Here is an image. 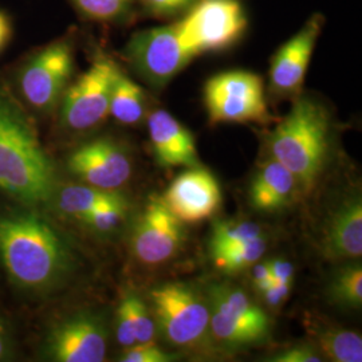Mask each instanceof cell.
I'll use <instances>...</instances> for the list:
<instances>
[{"label":"cell","mask_w":362,"mask_h":362,"mask_svg":"<svg viewBox=\"0 0 362 362\" xmlns=\"http://www.w3.org/2000/svg\"><path fill=\"white\" fill-rule=\"evenodd\" d=\"M260 238H264L263 230L257 223L242 220H220L214 224L209 251H219L226 247L242 245Z\"/></svg>","instance_id":"obj_24"},{"label":"cell","mask_w":362,"mask_h":362,"mask_svg":"<svg viewBox=\"0 0 362 362\" xmlns=\"http://www.w3.org/2000/svg\"><path fill=\"white\" fill-rule=\"evenodd\" d=\"M149 140L156 161L163 168L200 165L194 134L177 118L164 109H157L146 118Z\"/></svg>","instance_id":"obj_16"},{"label":"cell","mask_w":362,"mask_h":362,"mask_svg":"<svg viewBox=\"0 0 362 362\" xmlns=\"http://www.w3.org/2000/svg\"><path fill=\"white\" fill-rule=\"evenodd\" d=\"M144 10L152 16L168 19L180 16L189 10L196 0H137Z\"/></svg>","instance_id":"obj_29"},{"label":"cell","mask_w":362,"mask_h":362,"mask_svg":"<svg viewBox=\"0 0 362 362\" xmlns=\"http://www.w3.org/2000/svg\"><path fill=\"white\" fill-rule=\"evenodd\" d=\"M252 282H254L255 290L260 294L272 287V284L275 282V279L272 276V272H270L267 262L255 263V267H254V272H252Z\"/></svg>","instance_id":"obj_33"},{"label":"cell","mask_w":362,"mask_h":362,"mask_svg":"<svg viewBox=\"0 0 362 362\" xmlns=\"http://www.w3.org/2000/svg\"><path fill=\"white\" fill-rule=\"evenodd\" d=\"M329 296L337 305L350 309L361 308L362 267L360 262L353 260L336 272L329 286Z\"/></svg>","instance_id":"obj_23"},{"label":"cell","mask_w":362,"mask_h":362,"mask_svg":"<svg viewBox=\"0 0 362 362\" xmlns=\"http://www.w3.org/2000/svg\"><path fill=\"white\" fill-rule=\"evenodd\" d=\"M0 257L13 281L31 290L55 287L71 267L62 238L35 215L0 218Z\"/></svg>","instance_id":"obj_1"},{"label":"cell","mask_w":362,"mask_h":362,"mask_svg":"<svg viewBox=\"0 0 362 362\" xmlns=\"http://www.w3.org/2000/svg\"><path fill=\"white\" fill-rule=\"evenodd\" d=\"M146 110L148 98L143 88L118 69L110 94L109 115L122 125H137L146 116Z\"/></svg>","instance_id":"obj_19"},{"label":"cell","mask_w":362,"mask_h":362,"mask_svg":"<svg viewBox=\"0 0 362 362\" xmlns=\"http://www.w3.org/2000/svg\"><path fill=\"white\" fill-rule=\"evenodd\" d=\"M116 191H105L91 185H70L58 194V209L67 216L81 220L91 211L117 199Z\"/></svg>","instance_id":"obj_21"},{"label":"cell","mask_w":362,"mask_h":362,"mask_svg":"<svg viewBox=\"0 0 362 362\" xmlns=\"http://www.w3.org/2000/svg\"><path fill=\"white\" fill-rule=\"evenodd\" d=\"M291 285L293 284H286V282L275 281L270 288H267L264 293H262V297H263L264 302L269 306L278 308V306L284 305V302L290 296Z\"/></svg>","instance_id":"obj_31"},{"label":"cell","mask_w":362,"mask_h":362,"mask_svg":"<svg viewBox=\"0 0 362 362\" xmlns=\"http://www.w3.org/2000/svg\"><path fill=\"white\" fill-rule=\"evenodd\" d=\"M129 313L130 322L136 337V344L155 342L157 326L155 317L141 298L133 293L127 294L121 300Z\"/></svg>","instance_id":"obj_25"},{"label":"cell","mask_w":362,"mask_h":362,"mask_svg":"<svg viewBox=\"0 0 362 362\" xmlns=\"http://www.w3.org/2000/svg\"><path fill=\"white\" fill-rule=\"evenodd\" d=\"M272 158L297 179L300 192H309L322 176L332 146V117L325 105L298 95L288 113L269 137Z\"/></svg>","instance_id":"obj_2"},{"label":"cell","mask_w":362,"mask_h":362,"mask_svg":"<svg viewBox=\"0 0 362 362\" xmlns=\"http://www.w3.org/2000/svg\"><path fill=\"white\" fill-rule=\"evenodd\" d=\"M55 175L26 118L0 97V191L27 203L47 202Z\"/></svg>","instance_id":"obj_3"},{"label":"cell","mask_w":362,"mask_h":362,"mask_svg":"<svg viewBox=\"0 0 362 362\" xmlns=\"http://www.w3.org/2000/svg\"><path fill=\"white\" fill-rule=\"evenodd\" d=\"M321 250L330 262L357 260L362 255L361 194L345 197L326 224Z\"/></svg>","instance_id":"obj_17"},{"label":"cell","mask_w":362,"mask_h":362,"mask_svg":"<svg viewBox=\"0 0 362 362\" xmlns=\"http://www.w3.org/2000/svg\"><path fill=\"white\" fill-rule=\"evenodd\" d=\"M6 349H7V345H6V333H4V329L0 324V360L3 358V356L6 354Z\"/></svg>","instance_id":"obj_35"},{"label":"cell","mask_w":362,"mask_h":362,"mask_svg":"<svg viewBox=\"0 0 362 362\" xmlns=\"http://www.w3.org/2000/svg\"><path fill=\"white\" fill-rule=\"evenodd\" d=\"M125 55L134 71L156 90L164 89L194 59L181 46L175 23L137 31Z\"/></svg>","instance_id":"obj_8"},{"label":"cell","mask_w":362,"mask_h":362,"mask_svg":"<svg viewBox=\"0 0 362 362\" xmlns=\"http://www.w3.org/2000/svg\"><path fill=\"white\" fill-rule=\"evenodd\" d=\"M204 105L212 124H269L263 81L246 70H231L209 78L204 85Z\"/></svg>","instance_id":"obj_7"},{"label":"cell","mask_w":362,"mask_h":362,"mask_svg":"<svg viewBox=\"0 0 362 362\" xmlns=\"http://www.w3.org/2000/svg\"><path fill=\"white\" fill-rule=\"evenodd\" d=\"M128 209L129 204L125 197L118 196L115 200L95 208L79 221L89 226L97 233H109L117 230L122 221L127 219Z\"/></svg>","instance_id":"obj_26"},{"label":"cell","mask_w":362,"mask_h":362,"mask_svg":"<svg viewBox=\"0 0 362 362\" xmlns=\"http://www.w3.org/2000/svg\"><path fill=\"white\" fill-rule=\"evenodd\" d=\"M266 240L260 238L236 246L226 247L211 252L215 266L221 272H240L258 263L266 252Z\"/></svg>","instance_id":"obj_22"},{"label":"cell","mask_w":362,"mask_h":362,"mask_svg":"<svg viewBox=\"0 0 362 362\" xmlns=\"http://www.w3.org/2000/svg\"><path fill=\"white\" fill-rule=\"evenodd\" d=\"M118 66L98 57L90 67L66 89L62 95L61 121L73 132L90 130L109 115L110 94Z\"/></svg>","instance_id":"obj_9"},{"label":"cell","mask_w":362,"mask_h":362,"mask_svg":"<svg viewBox=\"0 0 362 362\" xmlns=\"http://www.w3.org/2000/svg\"><path fill=\"white\" fill-rule=\"evenodd\" d=\"M161 199L182 223H199L218 212L221 191L216 177L197 165L184 170L172 181Z\"/></svg>","instance_id":"obj_15"},{"label":"cell","mask_w":362,"mask_h":362,"mask_svg":"<svg viewBox=\"0 0 362 362\" xmlns=\"http://www.w3.org/2000/svg\"><path fill=\"white\" fill-rule=\"evenodd\" d=\"M272 276L275 281L293 284L294 282V266L287 259L275 258L267 262Z\"/></svg>","instance_id":"obj_32"},{"label":"cell","mask_w":362,"mask_h":362,"mask_svg":"<svg viewBox=\"0 0 362 362\" xmlns=\"http://www.w3.org/2000/svg\"><path fill=\"white\" fill-rule=\"evenodd\" d=\"M175 27L181 46L194 58L226 50L242 38L246 11L239 0H196Z\"/></svg>","instance_id":"obj_6"},{"label":"cell","mask_w":362,"mask_h":362,"mask_svg":"<svg viewBox=\"0 0 362 362\" xmlns=\"http://www.w3.org/2000/svg\"><path fill=\"white\" fill-rule=\"evenodd\" d=\"M325 18L314 13L294 37L274 54L270 66V90L282 98H296L302 90Z\"/></svg>","instance_id":"obj_12"},{"label":"cell","mask_w":362,"mask_h":362,"mask_svg":"<svg viewBox=\"0 0 362 362\" xmlns=\"http://www.w3.org/2000/svg\"><path fill=\"white\" fill-rule=\"evenodd\" d=\"M185 240L182 221L177 219L161 197H149L136 221L132 250L144 264H163L177 255Z\"/></svg>","instance_id":"obj_11"},{"label":"cell","mask_w":362,"mask_h":362,"mask_svg":"<svg viewBox=\"0 0 362 362\" xmlns=\"http://www.w3.org/2000/svg\"><path fill=\"white\" fill-rule=\"evenodd\" d=\"M322 354L315 346L297 345L274 354L269 361L272 362H321Z\"/></svg>","instance_id":"obj_30"},{"label":"cell","mask_w":362,"mask_h":362,"mask_svg":"<svg viewBox=\"0 0 362 362\" xmlns=\"http://www.w3.org/2000/svg\"><path fill=\"white\" fill-rule=\"evenodd\" d=\"M149 298L157 333L170 345L188 351L212 348L209 302L194 286L169 282L152 288Z\"/></svg>","instance_id":"obj_4"},{"label":"cell","mask_w":362,"mask_h":362,"mask_svg":"<svg viewBox=\"0 0 362 362\" xmlns=\"http://www.w3.org/2000/svg\"><path fill=\"white\" fill-rule=\"evenodd\" d=\"M74 52L70 42L52 43L34 55L21 74V90L28 104L47 112L59 103L73 74Z\"/></svg>","instance_id":"obj_10"},{"label":"cell","mask_w":362,"mask_h":362,"mask_svg":"<svg viewBox=\"0 0 362 362\" xmlns=\"http://www.w3.org/2000/svg\"><path fill=\"white\" fill-rule=\"evenodd\" d=\"M67 167L79 180L105 191L125 185L133 172L129 153L112 139H97L79 146L69 157Z\"/></svg>","instance_id":"obj_13"},{"label":"cell","mask_w":362,"mask_h":362,"mask_svg":"<svg viewBox=\"0 0 362 362\" xmlns=\"http://www.w3.org/2000/svg\"><path fill=\"white\" fill-rule=\"evenodd\" d=\"M11 35V26H10V21L7 19V16L3 13H0V50L6 46V43L8 42Z\"/></svg>","instance_id":"obj_34"},{"label":"cell","mask_w":362,"mask_h":362,"mask_svg":"<svg viewBox=\"0 0 362 362\" xmlns=\"http://www.w3.org/2000/svg\"><path fill=\"white\" fill-rule=\"evenodd\" d=\"M315 348L336 362H361L362 338L358 333L339 327L315 326L313 330Z\"/></svg>","instance_id":"obj_20"},{"label":"cell","mask_w":362,"mask_h":362,"mask_svg":"<svg viewBox=\"0 0 362 362\" xmlns=\"http://www.w3.org/2000/svg\"><path fill=\"white\" fill-rule=\"evenodd\" d=\"M209 332L214 345L239 350L264 342L272 333V320L246 291L221 284L209 290Z\"/></svg>","instance_id":"obj_5"},{"label":"cell","mask_w":362,"mask_h":362,"mask_svg":"<svg viewBox=\"0 0 362 362\" xmlns=\"http://www.w3.org/2000/svg\"><path fill=\"white\" fill-rule=\"evenodd\" d=\"M107 332L101 317L77 313L52 329L47 354L54 361L101 362L106 357Z\"/></svg>","instance_id":"obj_14"},{"label":"cell","mask_w":362,"mask_h":362,"mask_svg":"<svg viewBox=\"0 0 362 362\" xmlns=\"http://www.w3.org/2000/svg\"><path fill=\"white\" fill-rule=\"evenodd\" d=\"M176 360V356L158 348L155 342L136 344L127 348L121 357L122 362H169Z\"/></svg>","instance_id":"obj_28"},{"label":"cell","mask_w":362,"mask_h":362,"mask_svg":"<svg viewBox=\"0 0 362 362\" xmlns=\"http://www.w3.org/2000/svg\"><path fill=\"white\" fill-rule=\"evenodd\" d=\"M299 192L296 176L285 165L272 158L255 173L250 185L248 199L257 211L276 212L288 207Z\"/></svg>","instance_id":"obj_18"},{"label":"cell","mask_w":362,"mask_h":362,"mask_svg":"<svg viewBox=\"0 0 362 362\" xmlns=\"http://www.w3.org/2000/svg\"><path fill=\"white\" fill-rule=\"evenodd\" d=\"M79 13L98 22L119 21L130 13L136 0H71Z\"/></svg>","instance_id":"obj_27"}]
</instances>
